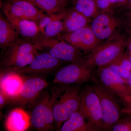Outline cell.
<instances>
[{"mask_svg":"<svg viewBox=\"0 0 131 131\" xmlns=\"http://www.w3.org/2000/svg\"><path fill=\"white\" fill-rule=\"evenodd\" d=\"M80 88L61 87L53 89L51 95L54 123L57 129L73 113L79 110L80 102Z\"/></svg>","mask_w":131,"mask_h":131,"instance_id":"1","label":"cell"},{"mask_svg":"<svg viewBox=\"0 0 131 131\" xmlns=\"http://www.w3.org/2000/svg\"><path fill=\"white\" fill-rule=\"evenodd\" d=\"M32 40L38 49H47L49 54L58 60L87 65L86 60L83 58L78 49L69 43L48 37L41 33Z\"/></svg>","mask_w":131,"mask_h":131,"instance_id":"2","label":"cell"},{"mask_svg":"<svg viewBox=\"0 0 131 131\" xmlns=\"http://www.w3.org/2000/svg\"><path fill=\"white\" fill-rule=\"evenodd\" d=\"M126 43L122 38L114 39L98 46L86 60L87 65L91 68L106 67L124 53Z\"/></svg>","mask_w":131,"mask_h":131,"instance_id":"3","label":"cell"},{"mask_svg":"<svg viewBox=\"0 0 131 131\" xmlns=\"http://www.w3.org/2000/svg\"><path fill=\"white\" fill-rule=\"evenodd\" d=\"M7 49L2 62L6 69L26 67L38 54V49L34 44L20 40Z\"/></svg>","mask_w":131,"mask_h":131,"instance_id":"4","label":"cell"},{"mask_svg":"<svg viewBox=\"0 0 131 131\" xmlns=\"http://www.w3.org/2000/svg\"><path fill=\"white\" fill-rule=\"evenodd\" d=\"M93 87L100 101L102 113V129L112 130L119 121L121 112L115 95L100 82L95 81Z\"/></svg>","mask_w":131,"mask_h":131,"instance_id":"5","label":"cell"},{"mask_svg":"<svg viewBox=\"0 0 131 131\" xmlns=\"http://www.w3.org/2000/svg\"><path fill=\"white\" fill-rule=\"evenodd\" d=\"M79 111L87 122L102 130V113L100 98L93 86H88L80 93Z\"/></svg>","mask_w":131,"mask_h":131,"instance_id":"6","label":"cell"},{"mask_svg":"<svg viewBox=\"0 0 131 131\" xmlns=\"http://www.w3.org/2000/svg\"><path fill=\"white\" fill-rule=\"evenodd\" d=\"M30 116L31 124L37 130L52 129L54 121L51 96L43 95L36 103Z\"/></svg>","mask_w":131,"mask_h":131,"instance_id":"7","label":"cell"},{"mask_svg":"<svg viewBox=\"0 0 131 131\" xmlns=\"http://www.w3.org/2000/svg\"><path fill=\"white\" fill-rule=\"evenodd\" d=\"M2 8L6 16L32 20L38 24L45 16L30 0H12L2 4Z\"/></svg>","mask_w":131,"mask_h":131,"instance_id":"8","label":"cell"},{"mask_svg":"<svg viewBox=\"0 0 131 131\" xmlns=\"http://www.w3.org/2000/svg\"><path fill=\"white\" fill-rule=\"evenodd\" d=\"M92 68L85 64L72 63L58 71L54 80L60 84H78L85 82L92 78Z\"/></svg>","mask_w":131,"mask_h":131,"instance_id":"9","label":"cell"},{"mask_svg":"<svg viewBox=\"0 0 131 131\" xmlns=\"http://www.w3.org/2000/svg\"><path fill=\"white\" fill-rule=\"evenodd\" d=\"M98 75L100 82L115 95L124 101L130 96L131 89L127 85L125 79L108 67L99 68Z\"/></svg>","mask_w":131,"mask_h":131,"instance_id":"10","label":"cell"},{"mask_svg":"<svg viewBox=\"0 0 131 131\" xmlns=\"http://www.w3.org/2000/svg\"><path fill=\"white\" fill-rule=\"evenodd\" d=\"M62 61L52 56L48 53L38 54L30 64L24 68L6 69L19 74H40L54 70L61 64Z\"/></svg>","mask_w":131,"mask_h":131,"instance_id":"11","label":"cell"},{"mask_svg":"<svg viewBox=\"0 0 131 131\" xmlns=\"http://www.w3.org/2000/svg\"><path fill=\"white\" fill-rule=\"evenodd\" d=\"M61 38L77 49L84 51L93 50L100 43V40L88 26L72 32L63 34Z\"/></svg>","mask_w":131,"mask_h":131,"instance_id":"12","label":"cell"},{"mask_svg":"<svg viewBox=\"0 0 131 131\" xmlns=\"http://www.w3.org/2000/svg\"><path fill=\"white\" fill-rule=\"evenodd\" d=\"M48 84L40 78H32L25 80L18 94L10 101L19 105H25L32 102L38 97Z\"/></svg>","mask_w":131,"mask_h":131,"instance_id":"13","label":"cell"},{"mask_svg":"<svg viewBox=\"0 0 131 131\" xmlns=\"http://www.w3.org/2000/svg\"><path fill=\"white\" fill-rule=\"evenodd\" d=\"M94 18L90 27L99 40H103L110 37L118 26L116 19L106 14H99Z\"/></svg>","mask_w":131,"mask_h":131,"instance_id":"14","label":"cell"},{"mask_svg":"<svg viewBox=\"0 0 131 131\" xmlns=\"http://www.w3.org/2000/svg\"><path fill=\"white\" fill-rule=\"evenodd\" d=\"M25 80L19 74L5 71L1 79V91L10 98L17 96L21 90Z\"/></svg>","mask_w":131,"mask_h":131,"instance_id":"15","label":"cell"},{"mask_svg":"<svg viewBox=\"0 0 131 131\" xmlns=\"http://www.w3.org/2000/svg\"><path fill=\"white\" fill-rule=\"evenodd\" d=\"M31 125L30 116L25 110L16 108L12 110L7 117L5 126L8 131H24Z\"/></svg>","mask_w":131,"mask_h":131,"instance_id":"16","label":"cell"},{"mask_svg":"<svg viewBox=\"0 0 131 131\" xmlns=\"http://www.w3.org/2000/svg\"><path fill=\"white\" fill-rule=\"evenodd\" d=\"M6 16L19 34L23 37L32 40L41 33L38 24L35 21L10 16Z\"/></svg>","mask_w":131,"mask_h":131,"instance_id":"17","label":"cell"},{"mask_svg":"<svg viewBox=\"0 0 131 131\" xmlns=\"http://www.w3.org/2000/svg\"><path fill=\"white\" fill-rule=\"evenodd\" d=\"M19 33L11 22L1 14L0 16V46L6 49L20 40Z\"/></svg>","mask_w":131,"mask_h":131,"instance_id":"18","label":"cell"},{"mask_svg":"<svg viewBox=\"0 0 131 131\" xmlns=\"http://www.w3.org/2000/svg\"><path fill=\"white\" fill-rule=\"evenodd\" d=\"M90 19L87 18L74 8L67 11L63 19V34L74 31L88 26Z\"/></svg>","mask_w":131,"mask_h":131,"instance_id":"19","label":"cell"},{"mask_svg":"<svg viewBox=\"0 0 131 131\" xmlns=\"http://www.w3.org/2000/svg\"><path fill=\"white\" fill-rule=\"evenodd\" d=\"M79 110L73 113L61 126V131H95L97 130L93 125L85 121Z\"/></svg>","mask_w":131,"mask_h":131,"instance_id":"20","label":"cell"},{"mask_svg":"<svg viewBox=\"0 0 131 131\" xmlns=\"http://www.w3.org/2000/svg\"><path fill=\"white\" fill-rule=\"evenodd\" d=\"M73 8L90 19L100 14L95 0H73Z\"/></svg>","mask_w":131,"mask_h":131,"instance_id":"21","label":"cell"},{"mask_svg":"<svg viewBox=\"0 0 131 131\" xmlns=\"http://www.w3.org/2000/svg\"><path fill=\"white\" fill-rule=\"evenodd\" d=\"M49 16L57 15L65 11L64 7L57 0H30Z\"/></svg>","mask_w":131,"mask_h":131,"instance_id":"22","label":"cell"},{"mask_svg":"<svg viewBox=\"0 0 131 131\" xmlns=\"http://www.w3.org/2000/svg\"><path fill=\"white\" fill-rule=\"evenodd\" d=\"M66 12L65 10L59 14L52 15V20L45 28L42 34L48 37L54 38L62 32L63 28L62 20Z\"/></svg>","mask_w":131,"mask_h":131,"instance_id":"23","label":"cell"},{"mask_svg":"<svg viewBox=\"0 0 131 131\" xmlns=\"http://www.w3.org/2000/svg\"><path fill=\"white\" fill-rule=\"evenodd\" d=\"M112 63L118 64L125 69L131 72V61L128 56L124 53Z\"/></svg>","mask_w":131,"mask_h":131,"instance_id":"24","label":"cell"},{"mask_svg":"<svg viewBox=\"0 0 131 131\" xmlns=\"http://www.w3.org/2000/svg\"><path fill=\"white\" fill-rule=\"evenodd\" d=\"M106 67L110 68L115 73L125 80L128 77L130 73L129 71L125 69L119 65L114 63H111Z\"/></svg>","mask_w":131,"mask_h":131,"instance_id":"25","label":"cell"},{"mask_svg":"<svg viewBox=\"0 0 131 131\" xmlns=\"http://www.w3.org/2000/svg\"><path fill=\"white\" fill-rule=\"evenodd\" d=\"M112 130L113 131H130L131 123L124 121H118L113 126Z\"/></svg>","mask_w":131,"mask_h":131,"instance_id":"26","label":"cell"},{"mask_svg":"<svg viewBox=\"0 0 131 131\" xmlns=\"http://www.w3.org/2000/svg\"><path fill=\"white\" fill-rule=\"evenodd\" d=\"M100 11L106 12L112 7L109 0H95Z\"/></svg>","mask_w":131,"mask_h":131,"instance_id":"27","label":"cell"},{"mask_svg":"<svg viewBox=\"0 0 131 131\" xmlns=\"http://www.w3.org/2000/svg\"><path fill=\"white\" fill-rule=\"evenodd\" d=\"M10 101V98L1 91L0 92V106L2 107L7 103V102Z\"/></svg>","mask_w":131,"mask_h":131,"instance_id":"28","label":"cell"},{"mask_svg":"<svg viewBox=\"0 0 131 131\" xmlns=\"http://www.w3.org/2000/svg\"><path fill=\"white\" fill-rule=\"evenodd\" d=\"M124 105L125 106V109L124 111L127 113H131V94L129 97L123 101Z\"/></svg>","mask_w":131,"mask_h":131,"instance_id":"29","label":"cell"},{"mask_svg":"<svg viewBox=\"0 0 131 131\" xmlns=\"http://www.w3.org/2000/svg\"><path fill=\"white\" fill-rule=\"evenodd\" d=\"M128 0H109L111 6L126 5Z\"/></svg>","mask_w":131,"mask_h":131,"instance_id":"30","label":"cell"},{"mask_svg":"<svg viewBox=\"0 0 131 131\" xmlns=\"http://www.w3.org/2000/svg\"><path fill=\"white\" fill-rule=\"evenodd\" d=\"M127 45L128 52H129V56H128L131 62V35L128 40Z\"/></svg>","mask_w":131,"mask_h":131,"instance_id":"31","label":"cell"},{"mask_svg":"<svg viewBox=\"0 0 131 131\" xmlns=\"http://www.w3.org/2000/svg\"><path fill=\"white\" fill-rule=\"evenodd\" d=\"M63 6L65 7L67 3L69 2L70 0H57Z\"/></svg>","mask_w":131,"mask_h":131,"instance_id":"32","label":"cell"},{"mask_svg":"<svg viewBox=\"0 0 131 131\" xmlns=\"http://www.w3.org/2000/svg\"><path fill=\"white\" fill-rule=\"evenodd\" d=\"M127 83L129 84V86L131 87V72L130 73L128 77L126 79Z\"/></svg>","mask_w":131,"mask_h":131,"instance_id":"33","label":"cell"},{"mask_svg":"<svg viewBox=\"0 0 131 131\" xmlns=\"http://www.w3.org/2000/svg\"><path fill=\"white\" fill-rule=\"evenodd\" d=\"M127 7L130 9L131 12V0H128V2L126 4Z\"/></svg>","mask_w":131,"mask_h":131,"instance_id":"34","label":"cell"},{"mask_svg":"<svg viewBox=\"0 0 131 131\" xmlns=\"http://www.w3.org/2000/svg\"><path fill=\"white\" fill-rule=\"evenodd\" d=\"M12 0H7V1H12Z\"/></svg>","mask_w":131,"mask_h":131,"instance_id":"35","label":"cell"}]
</instances>
